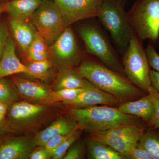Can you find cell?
<instances>
[{
  "instance_id": "cell-21",
  "label": "cell",
  "mask_w": 159,
  "mask_h": 159,
  "mask_svg": "<svg viewBox=\"0 0 159 159\" xmlns=\"http://www.w3.org/2000/svg\"><path fill=\"white\" fill-rule=\"evenodd\" d=\"M88 157L90 159H125L110 146L91 139L87 142Z\"/></svg>"
},
{
  "instance_id": "cell-9",
  "label": "cell",
  "mask_w": 159,
  "mask_h": 159,
  "mask_svg": "<svg viewBox=\"0 0 159 159\" xmlns=\"http://www.w3.org/2000/svg\"><path fill=\"white\" fill-rule=\"evenodd\" d=\"M46 104L17 101L9 106L6 115V131L16 133L29 127L46 113Z\"/></svg>"
},
{
  "instance_id": "cell-12",
  "label": "cell",
  "mask_w": 159,
  "mask_h": 159,
  "mask_svg": "<svg viewBox=\"0 0 159 159\" xmlns=\"http://www.w3.org/2000/svg\"><path fill=\"white\" fill-rule=\"evenodd\" d=\"M157 93L152 86L145 96L134 101L124 102L118 108L123 113L141 118L148 126L154 114Z\"/></svg>"
},
{
  "instance_id": "cell-20",
  "label": "cell",
  "mask_w": 159,
  "mask_h": 159,
  "mask_svg": "<svg viewBox=\"0 0 159 159\" xmlns=\"http://www.w3.org/2000/svg\"><path fill=\"white\" fill-rule=\"evenodd\" d=\"M42 0H11L5 5L11 18L28 21L39 7Z\"/></svg>"
},
{
  "instance_id": "cell-8",
  "label": "cell",
  "mask_w": 159,
  "mask_h": 159,
  "mask_svg": "<svg viewBox=\"0 0 159 159\" xmlns=\"http://www.w3.org/2000/svg\"><path fill=\"white\" fill-rule=\"evenodd\" d=\"M31 20L48 45L54 42L66 28L61 12L53 0H42Z\"/></svg>"
},
{
  "instance_id": "cell-19",
  "label": "cell",
  "mask_w": 159,
  "mask_h": 159,
  "mask_svg": "<svg viewBox=\"0 0 159 159\" xmlns=\"http://www.w3.org/2000/svg\"><path fill=\"white\" fill-rule=\"evenodd\" d=\"M10 27L13 37L20 48L25 53L37 33L32 23L11 18Z\"/></svg>"
},
{
  "instance_id": "cell-31",
  "label": "cell",
  "mask_w": 159,
  "mask_h": 159,
  "mask_svg": "<svg viewBox=\"0 0 159 159\" xmlns=\"http://www.w3.org/2000/svg\"><path fill=\"white\" fill-rule=\"evenodd\" d=\"M127 159H152L148 151L139 142L130 152Z\"/></svg>"
},
{
  "instance_id": "cell-28",
  "label": "cell",
  "mask_w": 159,
  "mask_h": 159,
  "mask_svg": "<svg viewBox=\"0 0 159 159\" xmlns=\"http://www.w3.org/2000/svg\"><path fill=\"white\" fill-rule=\"evenodd\" d=\"M74 142L67 152L64 159H82L84 158L85 148L82 142Z\"/></svg>"
},
{
  "instance_id": "cell-7",
  "label": "cell",
  "mask_w": 159,
  "mask_h": 159,
  "mask_svg": "<svg viewBox=\"0 0 159 159\" xmlns=\"http://www.w3.org/2000/svg\"><path fill=\"white\" fill-rule=\"evenodd\" d=\"M147 128L143 123L122 125L91 134V139L102 142L127 159Z\"/></svg>"
},
{
  "instance_id": "cell-36",
  "label": "cell",
  "mask_w": 159,
  "mask_h": 159,
  "mask_svg": "<svg viewBox=\"0 0 159 159\" xmlns=\"http://www.w3.org/2000/svg\"><path fill=\"white\" fill-rule=\"evenodd\" d=\"M6 115L0 113V131H4L6 129Z\"/></svg>"
},
{
  "instance_id": "cell-25",
  "label": "cell",
  "mask_w": 159,
  "mask_h": 159,
  "mask_svg": "<svg viewBox=\"0 0 159 159\" xmlns=\"http://www.w3.org/2000/svg\"><path fill=\"white\" fill-rule=\"evenodd\" d=\"M20 97L12 81L5 78L0 79V102L11 104Z\"/></svg>"
},
{
  "instance_id": "cell-2",
  "label": "cell",
  "mask_w": 159,
  "mask_h": 159,
  "mask_svg": "<svg viewBox=\"0 0 159 159\" xmlns=\"http://www.w3.org/2000/svg\"><path fill=\"white\" fill-rule=\"evenodd\" d=\"M69 112L80 129L90 134L122 125L142 124L138 121V117L123 113L118 108L109 106L82 108L71 107Z\"/></svg>"
},
{
  "instance_id": "cell-30",
  "label": "cell",
  "mask_w": 159,
  "mask_h": 159,
  "mask_svg": "<svg viewBox=\"0 0 159 159\" xmlns=\"http://www.w3.org/2000/svg\"><path fill=\"white\" fill-rule=\"evenodd\" d=\"M77 131L70 134L58 135L51 138L47 142L46 145H44L45 147L51 153V156H52L53 152L56 148L70 137L73 135Z\"/></svg>"
},
{
  "instance_id": "cell-27",
  "label": "cell",
  "mask_w": 159,
  "mask_h": 159,
  "mask_svg": "<svg viewBox=\"0 0 159 159\" xmlns=\"http://www.w3.org/2000/svg\"><path fill=\"white\" fill-rule=\"evenodd\" d=\"M80 136V132L77 130L73 135L66 140L56 148L54 150L51 157V159H63L66 155L67 152L71 145L77 141Z\"/></svg>"
},
{
  "instance_id": "cell-34",
  "label": "cell",
  "mask_w": 159,
  "mask_h": 159,
  "mask_svg": "<svg viewBox=\"0 0 159 159\" xmlns=\"http://www.w3.org/2000/svg\"><path fill=\"white\" fill-rule=\"evenodd\" d=\"M148 127L159 129V93H157L156 104L153 116Z\"/></svg>"
},
{
  "instance_id": "cell-32",
  "label": "cell",
  "mask_w": 159,
  "mask_h": 159,
  "mask_svg": "<svg viewBox=\"0 0 159 159\" xmlns=\"http://www.w3.org/2000/svg\"><path fill=\"white\" fill-rule=\"evenodd\" d=\"M9 37V31L7 27L0 22V60L2 56Z\"/></svg>"
},
{
  "instance_id": "cell-22",
  "label": "cell",
  "mask_w": 159,
  "mask_h": 159,
  "mask_svg": "<svg viewBox=\"0 0 159 159\" xmlns=\"http://www.w3.org/2000/svg\"><path fill=\"white\" fill-rule=\"evenodd\" d=\"M45 40L38 33L25 54L30 61H40L49 59L51 52Z\"/></svg>"
},
{
  "instance_id": "cell-39",
  "label": "cell",
  "mask_w": 159,
  "mask_h": 159,
  "mask_svg": "<svg viewBox=\"0 0 159 159\" xmlns=\"http://www.w3.org/2000/svg\"><path fill=\"white\" fill-rule=\"evenodd\" d=\"M2 133H3L2 131H0V139H2Z\"/></svg>"
},
{
  "instance_id": "cell-15",
  "label": "cell",
  "mask_w": 159,
  "mask_h": 159,
  "mask_svg": "<svg viewBox=\"0 0 159 159\" xmlns=\"http://www.w3.org/2000/svg\"><path fill=\"white\" fill-rule=\"evenodd\" d=\"M11 81L20 97L38 103L45 104L52 91L41 83L21 77H12Z\"/></svg>"
},
{
  "instance_id": "cell-14",
  "label": "cell",
  "mask_w": 159,
  "mask_h": 159,
  "mask_svg": "<svg viewBox=\"0 0 159 159\" xmlns=\"http://www.w3.org/2000/svg\"><path fill=\"white\" fill-rule=\"evenodd\" d=\"M119 102V99L113 95L95 88L86 89L75 99L62 103L72 108H82L98 105L113 106Z\"/></svg>"
},
{
  "instance_id": "cell-11",
  "label": "cell",
  "mask_w": 159,
  "mask_h": 159,
  "mask_svg": "<svg viewBox=\"0 0 159 159\" xmlns=\"http://www.w3.org/2000/svg\"><path fill=\"white\" fill-rule=\"evenodd\" d=\"M50 49L57 61L66 68L72 67L80 58L78 43L70 26L51 44Z\"/></svg>"
},
{
  "instance_id": "cell-4",
  "label": "cell",
  "mask_w": 159,
  "mask_h": 159,
  "mask_svg": "<svg viewBox=\"0 0 159 159\" xmlns=\"http://www.w3.org/2000/svg\"><path fill=\"white\" fill-rule=\"evenodd\" d=\"M141 42L134 32L123 57V70L132 83L148 93L152 87L151 70Z\"/></svg>"
},
{
  "instance_id": "cell-10",
  "label": "cell",
  "mask_w": 159,
  "mask_h": 159,
  "mask_svg": "<svg viewBox=\"0 0 159 159\" xmlns=\"http://www.w3.org/2000/svg\"><path fill=\"white\" fill-rule=\"evenodd\" d=\"M62 14L66 27L97 16L102 0H53Z\"/></svg>"
},
{
  "instance_id": "cell-18",
  "label": "cell",
  "mask_w": 159,
  "mask_h": 159,
  "mask_svg": "<svg viewBox=\"0 0 159 159\" xmlns=\"http://www.w3.org/2000/svg\"><path fill=\"white\" fill-rule=\"evenodd\" d=\"M80 72L79 69L66 68L60 71L54 86V90L61 89L95 88Z\"/></svg>"
},
{
  "instance_id": "cell-29",
  "label": "cell",
  "mask_w": 159,
  "mask_h": 159,
  "mask_svg": "<svg viewBox=\"0 0 159 159\" xmlns=\"http://www.w3.org/2000/svg\"><path fill=\"white\" fill-rule=\"evenodd\" d=\"M145 51L150 67L154 70L159 72V54L154 46L150 43Z\"/></svg>"
},
{
  "instance_id": "cell-16",
  "label": "cell",
  "mask_w": 159,
  "mask_h": 159,
  "mask_svg": "<svg viewBox=\"0 0 159 159\" xmlns=\"http://www.w3.org/2000/svg\"><path fill=\"white\" fill-rule=\"evenodd\" d=\"M27 66L21 62L16 53L15 44L9 36L0 60V79L18 74H28Z\"/></svg>"
},
{
  "instance_id": "cell-23",
  "label": "cell",
  "mask_w": 159,
  "mask_h": 159,
  "mask_svg": "<svg viewBox=\"0 0 159 159\" xmlns=\"http://www.w3.org/2000/svg\"><path fill=\"white\" fill-rule=\"evenodd\" d=\"M152 159H159V129L148 127L139 141Z\"/></svg>"
},
{
  "instance_id": "cell-5",
  "label": "cell",
  "mask_w": 159,
  "mask_h": 159,
  "mask_svg": "<svg viewBox=\"0 0 159 159\" xmlns=\"http://www.w3.org/2000/svg\"><path fill=\"white\" fill-rule=\"evenodd\" d=\"M128 17L139 39L159 41V0H138Z\"/></svg>"
},
{
  "instance_id": "cell-35",
  "label": "cell",
  "mask_w": 159,
  "mask_h": 159,
  "mask_svg": "<svg viewBox=\"0 0 159 159\" xmlns=\"http://www.w3.org/2000/svg\"><path fill=\"white\" fill-rule=\"evenodd\" d=\"M150 79L152 86L159 93V72L151 70Z\"/></svg>"
},
{
  "instance_id": "cell-1",
  "label": "cell",
  "mask_w": 159,
  "mask_h": 159,
  "mask_svg": "<svg viewBox=\"0 0 159 159\" xmlns=\"http://www.w3.org/2000/svg\"><path fill=\"white\" fill-rule=\"evenodd\" d=\"M78 69L96 88L113 95L119 101L137 99L147 94L135 86L123 75L97 61H84Z\"/></svg>"
},
{
  "instance_id": "cell-13",
  "label": "cell",
  "mask_w": 159,
  "mask_h": 159,
  "mask_svg": "<svg viewBox=\"0 0 159 159\" xmlns=\"http://www.w3.org/2000/svg\"><path fill=\"white\" fill-rule=\"evenodd\" d=\"M37 145L34 138L8 137L0 139V159H27Z\"/></svg>"
},
{
  "instance_id": "cell-37",
  "label": "cell",
  "mask_w": 159,
  "mask_h": 159,
  "mask_svg": "<svg viewBox=\"0 0 159 159\" xmlns=\"http://www.w3.org/2000/svg\"><path fill=\"white\" fill-rule=\"evenodd\" d=\"M10 105L9 103L0 102V113L7 115Z\"/></svg>"
},
{
  "instance_id": "cell-6",
  "label": "cell",
  "mask_w": 159,
  "mask_h": 159,
  "mask_svg": "<svg viewBox=\"0 0 159 159\" xmlns=\"http://www.w3.org/2000/svg\"><path fill=\"white\" fill-rule=\"evenodd\" d=\"M78 32L90 53L97 57L106 66L121 75L123 74V68L116 52L99 27L84 25L78 28Z\"/></svg>"
},
{
  "instance_id": "cell-3",
  "label": "cell",
  "mask_w": 159,
  "mask_h": 159,
  "mask_svg": "<svg viewBox=\"0 0 159 159\" xmlns=\"http://www.w3.org/2000/svg\"><path fill=\"white\" fill-rule=\"evenodd\" d=\"M97 17L110 33L114 42L125 52L134 31L121 1L102 0Z\"/></svg>"
},
{
  "instance_id": "cell-38",
  "label": "cell",
  "mask_w": 159,
  "mask_h": 159,
  "mask_svg": "<svg viewBox=\"0 0 159 159\" xmlns=\"http://www.w3.org/2000/svg\"><path fill=\"white\" fill-rule=\"evenodd\" d=\"M5 10H6L5 5H2L0 6V15Z\"/></svg>"
},
{
  "instance_id": "cell-17",
  "label": "cell",
  "mask_w": 159,
  "mask_h": 159,
  "mask_svg": "<svg viewBox=\"0 0 159 159\" xmlns=\"http://www.w3.org/2000/svg\"><path fill=\"white\" fill-rule=\"evenodd\" d=\"M80 129L76 121L62 118L57 119L43 130L36 134L34 138L37 146H44L51 138L59 134H68Z\"/></svg>"
},
{
  "instance_id": "cell-26",
  "label": "cell",
  "mask_w": 159,
  "mask_h": 159,
  "mask_svg": "<svg viewBox=\"0 0 159 159\" xmlns=\"http://www.w3.org/2000/svg\"><path fill=\"white\" fill-rule=\"evenodd\" d=\"M26 66L29 71L27 75L43 79L47 77L52 66V62L48 59L40 61H30Z\"/></svg>"
},
{
  "instance_id": "cell-24",
  "label": "cell",
  "mask_w": 159,
  "mask_h": 159,
  "mask_svg": "<svg viewBox=\"0 0 159 159\" xmlns=\"http://www.w3.org/2000/svg\"><path fill=\"white\" fill-rule=\"evenodd\" d=\"M86 89H61L51 91L45 104H51L61 101H68L75 99Z\"/></svg>"
},
{
  "instance_id": "cell-33",
  "label": "cell",
  "mask_w": 159,
  "mask_h": 159,
  "mask_svg": "<svg viewBox=\"0 0 159 159\" xmlns=\"http://www.w3.org/2000/svg\"><path fill=\"white\" fill-rule=\"evenodd\" d=\"M38 148H35L30 154V159H51V154L46 149L44 146H39Z\"/></svg>"
}]
</instances>
